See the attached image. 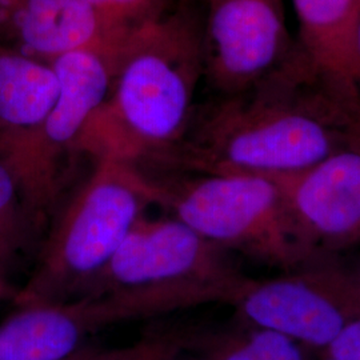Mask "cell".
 I'll use <instances>...</instances> for the list:
<instances>
[{
	"mask_svg": "<svg viewBox=\"0 0 360 360\" xmlns=\"http://www.w3.org/2000/svg\"><path fill=\"white\" fill-rule=\"evenodd\" d=\"M359 124L360 87L314 65L297 43L255 84L196 105L181 142L150 166L281 178L334 154Z\"/></svg>",
	"mask_w": 360,
	"mask_h": 360,
	"instance_id": "cell-1",
	"label": "cell"
},
{
	"mask_svg": "<svg viewBox=\"0 0 360 360\" xmlns=\"http://www.w3.org/2000/svg\"><path fill=\"white\" fill-rule=\"evenodd\" d=\"M202 79L203 4L176 0L116 53L108 95L84 129L77 154L153 165L184 138Z\"/></svg>",
	"mask_w": 360,
	"mask_h": 360,
	"instance_id": "cell-2",
	"label": "cell"
},
{
	"mask_svg": "<svg viewBox=\"0 0 360 360\" xmlns=\"http://www.w3.org/2000/svg\"><path fill=\"white\" fill-rule=\"evenodd\" d=\"M153 205L141 167L115 158L94 159L89 176L59 215L18 307L62 303L84 295L135 224Z\"/></svg>",
	"mask_w": 360,
	"mask_h": 360,
	"instance_id": "cell-3",
	"label": "cell"
},
{
	"mask_svg": "<svg viewBox=\"0 0 360 360\" xmlns=\"http://www.w3.org/2000/svg\"><path fill=\"white\" fill-rule=\"evenodd\" d=\"M142 171L153 205L223 250L283 271L315 257L296 232L276 178Z\"/></svg>",
	"mask_w": 360,
	"mask_h": 360,
	"instance_id": "cell-4",
	"label": "cell"
},
{
	"mask_svg": "<svg viewBox=\"0 0 360 360\" xmlns=\"http://www.w3.org/2000/svg\"><path fill=\"white\" fill-rule=\"evenodd\" d=\"M251 279L231 252L179 219L144 215L83 296L174 288L193 292L207 304L232 306Z\"/></svg>",
	"mask_w": 360,
	"mask_h": 360,
	"instance_id": "cell-5",
	"label": "cell"
},
{
	"mask_svg": "<svg viewBox=\"0 0 360 360\" xmlns=\"http://www.w3.org/2000/svg\"><path fill=\"white\" fill-rule=\"evenodd\" d=\"M115 56L98 50L71 52L51 62L59 90L38 132L6 163L19 181L39 226L58 210L77 146L111 87Z\"/></svg>",
	"mask_w": 360,
	"mask_h": 360,
	"instance_id": "cell-6",
	"label": "cell"
},
{
	"mask_svg": "<svg viewBox=\"0 0 360 360\" xmlns=\"http://www.w3.org/2000/svg\"><path fill=\"white\" fill-rule=\"evenodd\" d=\"M245 324L324 349L360 318V270L338 255L311 257L271 279H251L232 304Z\"/></svg>",
	"mask_w": 360,
	"mask_h": 360,
	"instance_id": "cell-7",
	"label": "cell"
},
{
	"mask_svg": "<svg viewBox=\"0 0 360 360\" xmlns=\"http://www.w3.org/2000/svg\"><path fill=\"white\" fill-rule=\"evenodd\" d=\"M196 306L200 300L193 292L156 288L18 307L0 323V360L70 359L89 336L110 326Z\"/></svg>",
	"mask_w": 360,
	"mask_h": 360,
	"instance_id": "cell-8",
	"label": "cell"
},
{
	"mask_svg": "<svg viewBox=\"0 0 360 360\" xmlns=\"http://www.w3.org/2000/svg\"><path fill=\"white\" fill-rule=\"evenodd\" d=\"M203 80L215 95L255 84L291 56L283 0H202Z\"/></svg>",
	"mask_w": 360,
	"mask_h": 360,
	"instance_id": "cell-9",
	"label": "cell"
},
{
	"mask_svg": "<svg viewBox=\"0 0 360 360\" xmlns=\"http://www.w3.org/2000/svg\"><path fill=\"white\" fill-rule=\"evenodd\" d=\"M276 179L296 232L312 257L338 255L360 245V124L334 154Z\"/></svg>",
	"mask_w": 360,
	"mask_h": 360,
	"instance_id": "cell-10",
	"label": "cell"
},
{
	"mask_svg": "<svg viewBox=\"0 0 360 360\" xmlns=\"http://www.w3.org/2000/svg\"><path fill=\"white\" fill-rule=\"evenodd\" d=\"M59 90L51 63L0 47V160L7 163L40 129Z\"/></svg>",
	"mask_w": 360,
	"mask_h": 360,
	"instance_id": "cell-11",
	"label": "cell"
},
{
	"mask_svg": "<svg viewBox=\"0 0 360 360\" xmlns=\"http://www.w3.org/2000/svg\"><path fill=\"white\" fill-rule=\"evenodd\" d=\"M13 27L15 49L47 63L82 50L116 56L86 0H16Z\"/></svg>",
	"mask_w": 360,
	"mask_h": 360,
	"instance_id": "cell-12",
	"label": "cell"
},
{
	"mask_svg": "<svg viewBox=\"0 0 360 360\" xmlns=\"http://www.w3.org/2000/svg\"><path fill=\"white\" fill-rule=\"evenodd\" d=\"M297 43L321 70L360 87V0H292Z\"/></svg>",
	"mask_w": 360,
	"mask_h": 360,
	"instance_id": "cell-13",
	"label": "cell"
},
{
	"mask_svg": "<svg viewBox=\"0 0 360 360\" xmlns=\"http://www.w3.org/2000/svg\"><path fill=\"white\" fill-rule=\"evenodd\" d=\"M219 334L188 335V349L203 360H306L302 345L276 331L245 324Z\"/></svg>",
	"mask_w": 360,
	"mask_h": 360,
	"instance_id": "cell-14",
	"label": "cell"
},
{
	"mask_svg": "<svg viewBox=\"0 0 360 360\" xmlns=\"http://www.w3.org/2000/svg\"><path fill=\"white\" fill-rule=\"evenodd\" d=\"M39 229L19 181L0 160V272L7 275L32 247Z\"/></svg>",
	"mask_w": 360,
	"mask_h": 360,
	"instance_id": "cell-15",
	"label": "cell"
},
{
	"mask_svg": "<svg viewBox=\"0 0 360 360\" xmlns=\"http://www.w3.org/2000/svg\"><path fill=\"white\" fill-rule=\"evenodd\" d=\"M96 15L104 38L117 53L134 34L166 16L176 1L172 0H86Z\"/></svg>",
	"mask_w": 360,
	"mask_h": 360,
	"instance_id": "cell-16",
	"label": "cell"
},
{
	"mask_svg": "<svg viewBox=\"0 0 360 360\" xmlns=\"http://www.w3.org/2000/svg\"><path fill=\"white\" fill-rule=\"evenodd\" d=\"M188 335L181 330H155L129 346L84 347L67 360H178L188 349Z\"/></svg>",
	"mask_w": 360,
	"mask_h": 360,
	"instance_id": "cell-17",
	"label": "cell"
},
{
	"mask_svg": "<svg viewBox=\"0 0 360 360\" xmlns=\"http://www.w3.org/2000/svg\"><path fill=\"white\" fill-rule=\"evenodd\" d=\"M18 294V290L13 288V284L10 283L7 275L0 272V302L4 300H13Z\"/></svg>",
	"mask_w": 360,
	"mask_h": 360,
	"instance_id": "cell-18",
	"label": "cell"
},
{
	"mask_svg": "<svg viewBox=\"0 0 360 360\" xmlns=\"http://www.w3.org/2000/svg\"><path fill=\"white\" fill-rule=\"evenodd\" d=\"M356 41H358V52H359L360 58V23L359 27H358V38H356Z\"/></svg>",
	"mask_w": 360,
	"mask_h": 360,
	"instance_id": "cell-19",
	"label": "cell"
},
{
	"mask_svg": "<svg viewBox=\"0 0 360 360\" xmlns=\"http://www.w3.org/2000/svg\"><path fill=\"white\" fill-rule=\"evenodd\" d=\"M322 360H334V359H331V358H328V356H324V355H323Z\"/></svg>",
	"mask_w": 360,
	"mask_h": 360,
	"instance_id": "cell-20",
	"label": "cell"
},
{
	"mask_svg": "<svg viewBox=\"0 0 360 360\" xmlns=\"http://www.w3.org/2000/svg\"><path fill=\"white\" fill-rule=\"evenodd\" d=\"M178 360H184V359H183V355H181V356H180L179 359H178ZM200 360H203V359H200Z\"/></svg>",
	"mask_w": 360,
	"mask_h": 360,
	"instance_id": "cell-21",
	"label": "cell"
},
{
	"mask_svg": "<svg viewBox=\"0 0 360 360\" xmlns=\"http://www.w3.org/2000/svg\"><path fill=\"white\" fill-rule=\"evenodd\" d=\"M359 270H360V269H359Z\"/></svg>",
	"mask_w": 360,
	"mask_h": 360,
	"instance_id": "cell-22",
	"label": "cell"
}]
</instances>
